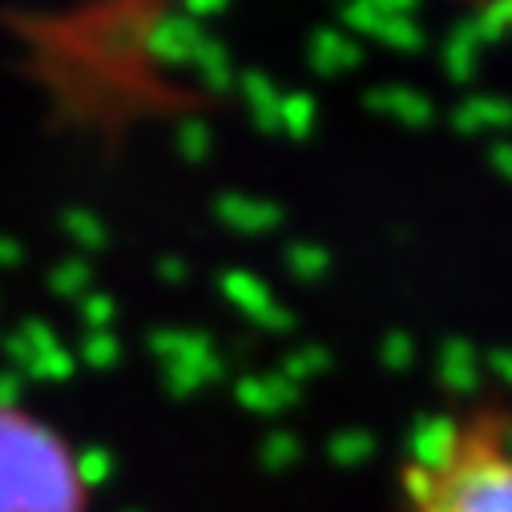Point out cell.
Returning <instances> with one entry per match:
<instances>
[{
    "label": "cell",
    "mask_w": 512,
    "mask_h": 512,
    "mask_svg": "<svg viewBox=\"0 0 512 512\" xmlns=\"http://www.w3.org/2000/svg\"><path fill=\"white\" fill-rule=\"evenodd\" d=\"M404 512H512V412L472 400L440 412L404 452Z\"/></svg>",
    "instance_id": "1"
},
{
    "label": "cell",
    "mask_w": 512,
    "mask_h": 512,
    "mask_svg": "<svg viewBox=\"0 0 512 512\" xmlns=\"http://www.w3.org/2000/svg\"><path fill=\"white\" fill-rule=\"evenodd\" d=\"M0 512H89L77 452L21 408H0Z\"/></svg>",
    "instance_id": "2"
}]
</instances>
